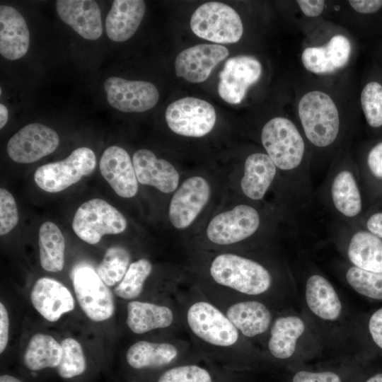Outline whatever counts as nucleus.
I'll list each match as a JSON object with an SVG mask.
<instances>
[{
  "label": "nucleus",
  "mask_w": 382,
  "mask_h": 382,
  "mask_svg": "<svg viewBox=\"0 0 382 382\" xmlns=\"http://www.w3.org/2000/svg\"><path fill=\"white\" fill-rule=\"evenodd\" d=\"M96 157L93 150L80 147L65 159L40 166L35 172L34 180L42 190L59 192L78 183L95 170Z\"/></svg>",
  "instance_id": "9b49d317"
},
{
  "label": "nucleus",
  "mask_w": 382,
  "mask_h": 382,
  "mask_svg": "<svg viewBox=\"0 0 382 382\" xmlns=\"http://www.w3.org/2000/svg\"><path fill=\"white\" fill-rule=\"evenodd\" d=\"M352 52L349 39L344 35L337 34L323 45L306 47L301 59L307 71L325 75L345 67L350 59Z\"/></svg>",
  "instance_id": "aec40b11"
},
{
  "label": "nucleus",
  "mask_w": 382,
  "mask_h": 382,
  "mask_svg": "<svg viewBox=\"0 0 382 382\" xmlns=\"http://www.w3.org/2000/svg\"><path fill=\"white\" fill-rule=\"evenodd\" d=\"M8 119V111L7 108L0 104V129H2L6 124Z\"/></svg>",
  "instance_id": "49530a36"
},
{
  "label": "nucleus",
  "mask_w": 382,
  "mask_h": 382,
  "mask_svg": "<svg viewBox=\"0 0 382 382\" xmlns=\"http://www.w3.org/2000/svg\"><path fill=\"white\" fill-rule=\"evenodd\" d=\"M345 279L358 294L382 300V272L366 271L351 265L346 271Z\"/></svg>",
  "instance_id": "4c0bfd02"
},
{
  "label": "nucleus",
  "mask_w": 382,
  "mask_h": 382,
  "mask_svg": "<svg viewBox=\"0 0 382 382\" xmlns=\"http://www.w3.org/2000/svg\"><path fill=\"white\" fill-rule=\"evenodd\" d=\"M165 117L173 132L189 137H202L209 134L216 119L212 104L194 97H185L171 103Z\"/></svg>",
  "instance_id": "ddd939ff"
},
{
  "label": "nucleus",
  "mask_w": 382,
  "mask_h": 382,
  "mask_svg": "<svg viewBox=\"0 0 382 382\" xmlns=\"http://www.w3.org/2000/svg\"><path fill=\"white\" fill-rule=\"evenodd\" d=\"M100 171L103 178L120 197L130 198L138 191V180L132 161L122 147L110 146L103 153Z\"/></svg>",
  "instance_id": "412c9836"
},
{
  "label": "nucleus",
  "mask_w": 382,
  "mask_h": 382,
  "mask_svg": "<svg viewBox=\"0 0 382 382\" xmlns=\"http://www.w3.org/2000/svg\"><path fill=\"white\" fill-rule=\"evenodd\" d=\"M59 144L57 133L40 123H31L8 140L7 153L15 162L30 163L54 152Z\"/></svg>",
  "instance_id": "dca6fc26"
},
{
  "label": "nucleus",
  "mask_w": 382,
  "mask_h": 382,
  "mask_svg": "<svg viewBox=\"0 0 382 382\" xmlns=\"http://www.w3.org/2000/svg\"><path fill=\"white\" fill-rule=\"evenodd\" d=\"M62 356V347L53 337L43 334H35L29 340L25 350L23 361L32 377L46 369H57Z\"/></svg>",
  "instance_id": "2f4dec72"
},
{
  "label": "nucleus",
  "mask_w": 382,
  "mask_h": 382,
  "mask_svg": "<svg viewBox=\"0 0 382 382\" xmlns=\"http://www.w3.org/2000/svg\"><path fill=\"white\" fill-rule=\"evenodd\" d=\"M35 309L47 320L55 322L74 308V299L61 282L49 277L37 279L30 292Z\"/></svg>",
  "instance_id": "b1692460"
},
{
  "label": "nucleus",
  "mask_w": 382,
  "mask_h": 382,
  "mask_svg": "<svg viewBox=\"0 0 382 382\" xmlns=\"http://www.w3.org/2000/svg\"><path fill=\"white\" fill-rule=\"evenodd\" d=\"M315 195L335 221L349 224L359 221L366 206L358 167L348 148L332 160Z\"/></svg>",
  "instance_id": "7ed1b4c3"
},
{
  "label": "nucleus",
  "mask_w": 382,
  "mask_h": 382,
  "mask_svg": "<svg viewBox=\"0 0 382 382\" xmlns=\"http://www.w3.org/2000/svg\"><path fill=\"white\" fill-rule=\"evenodd\" d=\"M243 173L240 181L242 193L253 202L262 200L278 179L282 182L276 166L266 153L255 152L248 155L244 162Z\"/></svg>",
  "instance_id": "4be33fe9"
},
{
  "label": "nucleus",
  "mask_w": 382,
  "mask_h": 382,
  "mask_svg": "<svg viewBox=\"0 0 382 382\" xmlns=\"http://www.w3.org/2000/svg\"><path fill=\"white\" fill-rule=\"evenodd\" d=\"M40 261L48 272H59L64 264L65 240L59 228L54 223H43L39 229Z\"/></svg>",
  "instance_id": "72a5a7b5"
},
{
  "label": "nucleus",
  "mask_w": 382,
  "mask_h": 382,
  "mask_svg": "<svg viewBox=\"0 0 382 382\" xmlns=\"http://www.w3.org/2000/svg\"><path fill=\"white\" fill-rule=\"evenodd\" d=\"M71 279L77 301L88 318L101 322L112 316L113 295L91 266L79 265L72 271Z\"/></svg>",
  "instance_id": "f8f14e48"
},
{
  "label": "nucleus",
  "mask_w": 382,
  "mask_h": 382,
  "mask_svg": "<svg viewBox=\"0 0 382 382\" xmlns=\"http://www.w3.org/2000/svg\"><path fill=\"white\" fill-rule=\"evenodd\" d=\"M228 54V49L218 44H199L188 47L175 58V74L189 82L202 83Z\"/></svg>",
  "instance_id": "6ab92c4d"
},
{
  "label": "nucleus",
  "mask_w": 382,
  "mask_h": 382,
  "mask_svg": "<svg viewBox=\"0 0 382 382\" xmlns=\"http://www.w3.org/2000/svg\"><path fill=\"white\" fill-rule=\"evenodd\" d=\"M56 9L59 18L82 37L95 40L101 36V15L96 1L58 0Z\"/></svg>",
  "instance_id": "393cba45"
},
{
  "label": "nucleus",
  "mask_w": 382,
  "mask_h": 382,
  "mask_svg": "<svg viewBox=\"0 0 382 382\" xmlns=\"http://www.w3.org/2000/svg\"><path fill=\"white\" fill-rule=\"evenodd\" d=\"M211 188L201 176L185 180L173 195L168 208V218L178 229L190 226L207 204Z\"/></svg>",
  "instance_id": "a211bd4d"
},
{
  "label": "nucleus",
  "mask_w": 382,
  "mask_h": 382,
  "mask_svg": "<svg viewBox=\"0 0 382 382\" xmlns=\"http://www.w3.org/2000/svg\"><path fill=\"white\" fill-rule=\"evenodd\" d=\"M16 202L10 192L0 189V235L9 233L18 222Z\"/></svg>",
  "instance_id": "58836bf2"
},
{
  "label": "nucleus",
  "mask_w": 382,
  "mask_h": 382,
  "mask_svg": "<svg viewBox=\"0 0 382 382\" xmlns=\"http://www.w3.org/2000/svg\"><path fill=\"white\" fill-rule=\"evenodd\" d=\"M0 382H24L21 378L9 374H4L0 376Z\"/></svg>",
  "instance_id": "de8ad7c7"
},
{
  "label": "nucleus",
  "mask_w": 382,
  "mask_h": 382,
  "mask_svg": "<svg viewBox=\"0 0 382 382\" xmlns=\"http://www.w3.org/2000/svg\"><path fill=\"white\" fill-rule=\"evenodd\" d=\"M196 282L257 299L272 290L274 276L266 265L253 257L222 252L211 257L204 277Z\"/></svg>",
  "instance_id": "20e7f679"
},
{
  "label": "nucleus",
  "mask_w": 382,
  "mask_h": 382,
  "mask_svg": "<svg viewBox=\"0 0 382 382\" xmlns=\"http://www.w3.org/2000/svg\"><path fill=\"white\" fill-rule=\"evenodd\" d=\"M174 297L185 334L204 359L236 372L248 366V340L196 284L180 288Z\"/></svg>",
  "instance_id": "f257e3e1"
},
{
  "label": "nucleus",
  "mask_w": 382,
  "mask_h": 382,
  "mask_svg": "<svg viewBox=\"0 0 382 382\" xmlns=\"http://www.w3.org/2000/svg\"><path fill=\"white\" fill-rule=\"evenodd\" d=\"M291 382H343V380L339 374L333 371L300 370L294 374Z\"/></svg>",
  "instance_id": "a19ab883"
},
{
  "label": "nucleus",
  "mask_w": 382,
  "mask_h": 382,
  "mask_svg": "<svg viewBox=\"0 0 382 382\" xmlns=\"http://www.w3.org/2000/svg\"><path fill=\"white\" fill-rule=\"evenodd\" d=\"M108 103L124 112H140L153 108L158 103L159 93L151 82L129 81L111 76L104 82Z\"/></svg>",
  "instance_id": "f3484780"
},
{
  "label": "nucleus",
  "mask_w": 382,
  "mask_h": 382,
  "mask_svg": "<svg viewBox=\"0 0 382 382\" xmlns=\"http://www.w3.org/2000/svg\"><path fill=\"white\" fill-rule=\"evenodd\" d=\"M62 356L56 369L60 378L71 380L83 376L87 370V362L80 343L67 337L61 342Z\"/></svg>",
  "instance_id": "e433bc0d"
},
{
  "label": "nucleus",
  "mask_w": 382,
  "mask_h": 382,
  "mask_svg": "<svg viewBox=\"0 0 382 382\" xmlns=\"http://www.w3.org/2000/svg\"><path fill=\"white\" fill-rule=\"evenodd\" d=\"M354 160L367 209L382 197V137L364 142Z\"/></svg>",
  "instance_id": "bb28decb"
},
{
  "label": "nucleus",
  "mask_w": 382,
  "mask_h": 382,
  "mask_svg": "<svg viewBox=\"0 0 382 382\" xmlns=\"http://www.w3.org/2000/svg\"><path fill=\"white\" fill-rule=\"evenodd\" d=\"M305 296L309 309L318 317L335 320L340 316L342 303L333 286L323 276L313 274L306 283Z\"/></svg>",
  "instance_id": "7c9ffc66"
},
{
  "label": "nucleus",
  "mask_w": 382,
  "mask_h": 382,
  "mask_svg": "<svg viewBox=\"0 0 382 382\" xmlns=\"http://www.w3.org/2000/svg\"><path fill=\"white\" fill-rule=\"evenodd\" d=\"M357 224L382 238V197L367 207Z\"/></svg>",
  "instance_id": "ea45409f"
},
{
  "label": "nucleus",
  "mask_w": 382,
  "mask_h": 382,
  "mask_svg": "<svg viewBox=\"0 0 382 382\" xmlns=\"http://www.w3.org/2000/svg\"><path fill=\"white\" fill-rule=\"evenodd\" d=\"M195 284L226 315L248 341L269 332L273 322L272 313L265 302L233 294L207 284Z\"/></svg>",
  "instance_id": "423d86ee"
},
{
  "label": "nucleus",
  "mask_w": 382,
  "mask_h": 382,
  "mask_svg": "<svg viewBox=\"0 0 382 382\" xmlns=\"http://www.w3.org/2000/svg\"><path fill=\"white\" fill-rule=\"evenodd\" d=\"M300 129L307 142L313 170L319 160L328 158L330 165L343 148L344 127L333 98L320 90L306 92L297 104Z\"/></svg>",
  "instance_id": "f03ea898"
},
{
  "label": "nucleus",
  "mask_w": 382,
  "mask_h": 382,
  "mask_svg": "<svg viewBox=\"0 0 382 382\" xmlns=\"http://www.w3.org/2000/svg\"><path fill=\"white\" fill-rule=\"evenodd\" d=\"M203 359L187 337L163 336L159 339L139 340L127 349V368L147 381L161 371L179 364Z\"/></svg>",
  "instance_id": "39448f33"
},
{
  "label": "nucleus",
  "mask_w": 382,
  "mask_h": 382,
  "mask_svg": "<svg viewBox=\"0 0 382 382\" xmlns=\"http://www.w3.org/2000/svg\"><path fill=\"white\" fill-rule=\"evenodd\" d=\"M331 231L337 238L345 241L346 254L352 266L382 272V238L359 224L335 221Z\"/></svg>",
  "instance_id": "4468645a"
},
{
  "label": "nucleus",
  "mask_w": 382,
  "mask_h": 382,
  "mask_svg": "<svg viewBox=\"0 0 382 382\" xmlns=\"http://www.w3.org/2000/svg\"><path fill=\"white\" fill-rule=\"evenodd\" d=\"M376 65L377 66V67L378 68V69L380 70L382 74V47L380 52V57L378 59V61L376 62Z\"/></svg>",
  "instance_id": "8fccbe9b"
},
{
  "label": "nucleus",
  "mask_w": 382,
  "mask_h": 382,
  "mask_svg": "<svg viewBox=\"0 0 382 382\" xmlns=\"http://www.w3.org/2000/svg\"><path fill=\"white\" fill-rule=\"evenodd\" d=\"M9 319L5 306L0 303V353L2 354L8 344Z\"/></svg>",
  "instance_id": "a18cd8bd"
},
{
  "label": "nucleus",
  "mask_w": 382,
  "mask_h": 382,
  "mask_svg": "<svg viewBox=\"0 0 382 382\" xmlns=\"http://www.w3.org/2000/svg\"><path fill=\"white\" fill-rule=\"evenodd\" d=\"M131 254L125 247L109 248L97 267L96 272L108 286L119 284L126 274L131 262Z\"/></svg>",
  "instance_id": "c9c22d12"
},
{
  "label": "nucleus",
  "mask_w": 382,
  "mask_h": 382,
  "mask_svg": "<svg viewBox=\"0 0 382 382\" xmlns=\"http://www.w3.org/2000/svg\"><path fill=\"white\" fill-rule=\"evenodd\" d=\"M238 373L200 359L173 366L147 382H238Z\"/></svg>",
  "instance_id": "5701e85b"
},
{
  "label": "nucleus",
  "mask_w": 382,
  "mask_h": 382,
  "mask_svg": "<svg viewBox=\"0 0 382 382\" xmlns=\"http://www.w3.org/2000/svg\"><path fill=\"white\" fill-rule=\"evenodd\" d=\"M296 2L302 13L311 18L320 16L325 5V1L322 0H299Z\"/></svg>",
  "instance_id": "c03bdc74"
},
{
  "label": "nucleus",
  "mask_w": 382,
  "mask_h": 382,
  "mask_svg": "<svg viewBox=\"0 0 382 382\" xmlns=\"http://www.w3.org/2000/svg\"><path fill=\"white\" fill-rule=\"evenodd\" d=\"M360 105L369 134L382 137V74L376 64L362 86Z\"/></svg>",
  "instance_id": "473e14b6"
},
{
  "label": "nucleus",
  "mask_w": 382,
  "mask_h": 382,
  "mask_svg": "<svg viewBox=\"0 0 382 382\" xmlns=\"http://www.w3.org/2000/svg\"><path fill=\"white\" fill-rule=\"evenodd\" d=\"M127 225V220L121 212L99 198L83 203L76 210L72 221V228L76 236L91 245L99 243L105 235L124 232Z\"/></svg>",
  "instance_id": "1a4fd4ad"
},
{
  "label": "nucleus",
  "mask_w": 382,
  "mask_h": 382,
  "mask_svg": "<svg viewBox=\"0 0 382 382\" xmlns=\"http://www.w3.org/2000/svg\"><path fill=\"white\" fill-rule=\"evenodd\" d=\"M132 163L138 182L156 187L164 193L175 190L179 183V173L168 161L158 158L150 150H137Z\"/></svg>",
  "instance_id": "a878e982"
},
{
  "label": "nucleus",
  "mask_w": 382,
  "mask_h": 382,
  "mask_svg": "<svg viewBox=\"0 0 382 382\" xmlns=\"http://www.w3.org/2000/svg\"><path fill=\"white\" fill-rule=\"evenodd\" d=\"M146 11L141 0H115L105 18L108 37L115 42H124L134 35Z\"/></svg>",
  "instance_id": "c85d7f7f"
},
{
  "label": "nucleus",
  "mask_w": 382,
  "mask_h": 382,
  "mask_svg": "<svg viewBox=\"0 0 382 382\" xmlns=\"http://www.w3.org/2000/svg\"><path fill=\"white\" fill-rule=\"evenodd\" d=\"M262 226L260 212L253 205L240 204L216 215L207 228V238L218 246H230L253 237Z\"/></svg>",
  "instance_id": "9d476101"
},
{
  "label": "nucleus",
  "mask_w": 382,
  "mask_h": 382,
  "mask_svg": "<svg viewBox=\"0 0 382 382\" xmlns=\"http://www.w3.org/2000/svg\"><path fill=\"white\" fill-rule=\"evenodd\" d=\"M368 327L373 341L382 349V307L371 316Z\"/></svg>",
  "instance_id": "79ce46f5"
},
{
  "label": "nucleus",
  "mask_w": 382,
  "mask_h": 382,
  "mask_svg": "<svg viewBox=\"0 0 382 382\" xmlns=\"http://www.w3.org/2000/svg\"><path fill=\"white\" fill-rule=\"evenodd\" d=\"M30 45V33L23 16L14 8L0 6V53L6 59L23 57Z\"/></svg>",
  "instance_id": "cd10ccee"
},
{
  "label": "nucleus",
  "mask_w": 382,
  "mask_h": 382,
  "mask_svg": "<svg viewBox=\"0 0 382 382\" xmlns=\"http://www.w3.org/2000/svg\"><path fill=\"white\" fill-rule=\"evenodd\" d=\"M262 64L250 55H237L226 60L219 74L218 93L230 104H239L250 87L260 79Z\"/></svg>",
  "instance_id": "2eb2a0df"
},
{
  "label": "nucleus",
  "mask_w": 382,
  "mask_h": 382,
  "mask_svg": "<svg viewBox=\"0 0 382 382\" xmlns=\"http://www.w3.org/2000/svg\"><path fill=\"white\" fill-rule=\"evenodd\" d=\"M304 330L303 321L297 316H279L274 319L267 342L270 356L277 360L291 357L295 352L297 340Z\"/></svg>",
  "instance_id": "c756f323"
},
{
  "label": "nucleus",
  "mask_w": 382,
  "mask_h": 382,
  "mask_svg": "<svg viewBox=\"0 0 382 382\" xmlns=\"http://www.w3.org/2000/svg\"><path fill=\"white\" fill-rule=\"evenodd\" d=\"M153 270V264L146 258L132 262L123 279L114 288V294L126 301L139 299Z\"/></svg>",
  "instance_id": "f704fd0d"
},
{
  "label": "nucleus",
  "mask_w": 382,
  "mask_h": 382,
  "mask_svg": "<svg viewBox=\"0 0 382 382\" xmlns=\"http://www.w3.org/2000/svg\"><path fill=\"white\" fill-rule=\"evenodd\" d=\"M126 310V325L134 335L158 331L167 336L186 335L179 306L174 296L158 301H128Z\"/></svg>",
  "instance_id": "0eeeda50"
},
{
  "label": "nucleus",
  "mask_w": 382,
  "mask_h": 382,
  "mask_svg": "<svg viewBox=\"0 0 382 382\" xmlns=\"http://www.w3.org/2000/svg\"><path fill=\"white\" fill-rule=\"evenodd\" d=\"M190 28L199 37L221 44L236 43L243 33V25L238 13L221 2L202 4L192 13Z\"/></svg>",
  "instance_id": "6e6552de"
},
{
  "label": "nucleus",
  "mask_w": 382,
  "mask_h": 382,
  "mask_svg": "<svg viewBox=\"0 0 382 382\" xmlns=\"http://www.w3.org/2000/svg\"><path fill=\"white\" fill-rule=\"evenodd\" d=\"M351 8L359 14L367 15L382 10V0H351Z\"/></svg>",
  "instance_id": "37998d69"
},
{
  "label": "nucleus",
  "mask_w": 382,
  "mask_h": 382,
  "mask_svg": "<svg viewBox=\"0 0 382 382\" xmlns=\"http://www.w3.org/2000/svg\"><path fill=\"white\" fill-rule=\"evenodd\" d=\"M362 382H382V372H376L366 376Z\"/></svg>",
  "instance_id": "09e8293b"
}]
</instances>
